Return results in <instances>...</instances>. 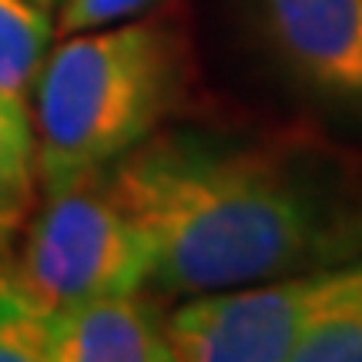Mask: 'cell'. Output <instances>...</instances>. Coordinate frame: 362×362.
<instances>
[{"mask_svg":"<svg viewBox=\"0 0 362 362\" xmlns=\"http://www.w3.org/2000/svg\"><path fill=\"white\" fill-rule=\"evenodd\" d=\"M101 178L155 248V296L362 259V151L315 131L165 124Z\"/></svg>","mask_w":362,"mask_h":362,"instance_id":"1","label":"cell"},{"mask_svg":"<svg viewBox=\"0 0 362 362\" xmlns=\"http://www.w3.org/2000/svg\"><path fill=\"white\" fill-rule=\"evenodd\" d=\"M192 88V40L161 13L67 34L30 98L44 194L101 178L185 111Z\"/></svg>","mask_w":362,"mask_h":362,"instance_id":"2","label":"cell"},{"mask_svg":"<svg viewBox=\"0 0 362 362\" xmlns=\"http://www.w3.org/2000/svg\"><path fill=\"white\" fill-rule=\"evenodd\" d=\"M155 248L138 221L107 192L104 178L74 181L44 194L7 275L44 309L101 296L144 292Z\"/></svg>","mask_w":362,"mask_h":362,"instance_id":"3","label":"cell"},{"mask_svg":"<svg viewBox=\"0 0 362 362\" xmlns=\"http://www.w3.org/2000/svg\"><path fill=\"white\" fill-rule=\"evenodd\" d=\"M356 282L359 259L188 296L168 312L171 352L181 362H292Z\"/></svg>","mask_w":362,"mask_h":362,"instance_id":"4","label":"cell"},{"mask_svg":"<svg viewBox=\"0 0 362 362\" xmlns=\"http://www.w3.org/2000/svg\"><path fill=\"white\" fill-rule=\"evenodd\" d=\"M252 21L305 101L362 128V0H252Z\"/></svg>","mask_w":362,"mask_h":362,"instance_id":"5","label":"cell"},{"mask_svg":"<svg viewBox=\"0 0 362 362\" xmlns=\"http://www.w3.org/2000/svg\"><path fill=\"white\" fill-rule=\"evenodd\" d=\"M47 362H175L168 312L141 292L51 309Z\"/></svg>","mask_w":362,"mask_h":362,"instance_id":"6","label":"cell"},{"mask_svg":"<svg viewBox=\"0 0 362 362\" xmlns=\"http://www.w3.org/2000/svg\"><path fill=\"white\" fill-rule=\"evenodd\" d=\"M54 34L51 11L34 0H0V98L7 104L30 111Z\"/></svg>","mask_w":362,"mask_h":362,"instance_id":"7","label":"cell"},{"mask_svg":"<svg viewBox=\"0 0 362 362\" xmlns=\"http://www.w3.org/2000/svg\"><path fill=\"white\" fill-rule=\"evenodd\" d=\"M37 188V141L30 111L0 98V248L24 228Z\"/></svg>","mask_w":362,"mask_h":362,"instance_id":"8","label":"cell"},{"mask_svg":"<svg viewBox=\"0 0 362 362\" xmlns=\"http://www.w3.org/2000/svg\"><path fill=\"white\" fill-rule=\"evenodd\" d=\"M47 325L51 309L0 275V362H47Z\"/></svg>","mask_w":362,"mask_h":362,"instance_id":"9","label":"cell"},{"mask_svg":"<svg viewBox=\"0 0 362 362\" xmlns=\"http://www.w3.org/2000/svg\"><path fill=\"white\" fill-rule=\"evenodd\" d=\"M292 362H362V259L352 296L298 346Z\"/></svg>","mask_w":362,"mask_h":362,"instance_id":"10","label":"cell"},{"mask_svg":"<svg viewBox=\"0 0 362 362\" xmlns=\"http://www.w3.org/2000/svg\"><path fill=\"white\" fill-rule=\"evenodd\" d=\"M158 4L161 0H64L57 7L54 30L61 37H67V34L90 30V27H104V24L128 21V17H141V13H148Z\"/></svg>","mask_w":362,"mask_h":362,"instance_id":"11","label":"cell"},{"mask_svg":"<svg viewBox=\"0 0 362 362\" xmlns=\"http://www.w3.org/2000/svg\"><path fill=\"white\" fill-rule=\"evenodd\" d=\"M34 4H37V7H44V11H57L64 0H34Z\"/></svg>","mask_w":362,"mask_h":362,"instance_id":"12","label":"cell"}]
</instances>
